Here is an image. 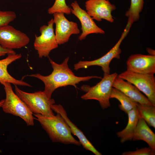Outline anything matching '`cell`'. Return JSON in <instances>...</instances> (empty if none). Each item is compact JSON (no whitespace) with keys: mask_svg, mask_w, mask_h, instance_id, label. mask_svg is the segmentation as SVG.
Listing matches in <instances>:
<instances>
[{"mask_svg":"<svg viewBox=\"0 0 155 155\" xmlns=\"http://www.w3.org/2000/svg\"><path fill=\"white\" fill-rule=\"evenodd\" d=\"M147 51L150 55L155 56V50L149 48H147Z\"/></svg>","mask_w":155,"mask_h":155,"instance_id":"obj_26","label":"cell"},{"mask_svg":"<svg viewBox=\"0 0 155 155\" xmlns=\"http://www.w3.org/2000/svg\"><path fill=\"white\" fill-rule=\"evenodd\" d=\"M3 85L6 94V98L1 106L3 111L5 113L20 117L28 126H34V118L33 113L13 92L11 83L5 82Z\"/></svg>","mask_w":155,"mask_h":155,"instance_id":"obj_3","label":"cell"},{"mask_svg":"<svg viewBox=\"0 0 155 155\" xmlns=\"http://www.w3.org/2000/svg\"><path fill=\"white\" fill-rule=\"evenodd\" d=\"M53 18L48 22L47 25L41 26L39 29L40 35H35L34 46L38 57H48L51 51L58 47L53 28Z\"/></svg>","mask_w":155,"mask_h":155,"instance_id":"obj_8","label":"cell"},{"mask_svg":"<svg viewBox=\"0 0 155 155\" xmlns=\"http://www.w3.org/2000/svg\"><path fill=\"white\" fill-rule=\"evenodd\" d=\"M49 59L53 69L51 74L44 76L37 73L28 76L37 78L43 82L44 85L43 91L49 98H51L53 92L59 88L71 85L76 88V84L81 82L88 81L92 78H102L101 77L97 76H76L69 67L68 63L69 57L60 64L55 62L49 58Z\"/></svg>","mask_w":155,"mask_h":155,"instance_id":"obj_1","label":"cell"},{"mask_svg":"<svg viewBox=\"0 0 155 155\" xmlns=\"http://www.w3.org/2000/svg\"><path fill=\"white\" fill-rule=\"evenodd\" d=\"M115 98L120 103L119 105V108L127 114L137 106V102L125 95L118 89L112 87L111 91L110 98Z\"/></svg>","mask_w":155,"mask_h":155,"instance_id":"obj_19","label":"cell"},{"mask_svg":"<svg viewBox=\"0 0 155 155\" xmlns=\"http://www.w3.org/2000/svg\"><path fill=\"white\" fill-rule=\"evenodd\" d=\"M127 70L140 74L154 75L155 56L135 54L130 55L126 61Z\"/></svg>","mask_w":155,"mask_h":155,"instance_id":"obj_13","label":"cell"},{"mask_svg":"<svg viewBox=\"0 0 155 155\" xmlns=\"http://www.w3.org/2000/svg\"><path fill=\"white\" fill-rule=\"evenodd\" d=\"M30 39L25 33L9 24L0 27V45L10 49H19L29 43Z\"/></svg>","mask_w":155,"mask_h":155,"instance_id":"obj_9","label":"cell"},{"mask_svg":"<svg viewBox=\"0 0 155 155\" xmlns=\"http://www.w3.org/2000/svg\"><path fill=\"white\" fill-rule=\"evenodd\" d=\"M112 87L120 90L140 104L153 105L148 98L143 95L135 86L127 81H125L118 75L113 81Z\"/></svg>","mask_w":155,"mask_h":155,"instance_id":"obj_15","label":"cell"},{"mask_svg":"<svg viewBox=\"0 0 155 155\" xmlns=\"http://www.w3.org/2000/svg\"><path fill=\"white\" fill-rule=\"evenodd\" d=\"M71 12L79 20L80 22L82 33L78 37V39H84L88 34H104V31L98 26L91 17L86 11L80 7L76 1L71 4Z\"/></svg>","mask_w":155,"mask_h":155,"instance_id":"obj_12","label":"cell"},{"mask_svg":"<svg viewBox=\"0 0 155 155\" xmlns=\"http://www.w3.org/2000/svg\"><path fill=\"white\" fill-rule=\"evenodd\" d=\"M128 21L127 25L120 38L115 46L106 54L101 57L91 61H80L74 65V69L77 71L80 69L87 68L92 66L101 67L104 73V76L110 74V64L114 58L119 59L121 50L120 46L123 40L128 34L131 26Z\"/></svg>","mask_w":155,"mask_h":155,"instance_id":"obj_6","label":"cell"},{"mask_svg":"<svg viewBox=\"0 0 155 155\" xmlns=\"http://www.w3.org/2000/svg\"><path fill=\"white\" fill-rule=\"evenodd\" d=\"M64 13L56 12L53 14V21L55 25V34L59 45L67 42L72 34H78L80 30L77 23L68 20Z\"/></svg>","mask_w":155,"mask_h":155,"instance_id":"obj_10","label":"cell"},{"mask_svg":"<svg viewBox=\"0 0 155 155\" xmlns=\"http://www.w3.org/2000/svg\"><path fill=\"white\" fill-rule=\"evenodd\" d=\"M137 107L140 117L150 126L155 128V106L137 103Z\"/></svg>","mask_w":155,"mask_h":155,"instance_id":"obj_20","label":"cell"},{"mask_svg":"<svg viewBox=\"0 0 155 155\" xmlns=\"http://www.w3.org/2000/svg\"><path fill=\"white\" fill-rule=\"evenodd\" d=\"M22 55L19 54H11L8 55L5 59L0 60V83L3 85L5 82L12 84L14 85L27 86H31L22 80H17L12 77L8 72L7 68L8 66L12 63L20 59Z\"/></svg>","mask_w":155,"mask_h":155,"instance_id":"obj_16","label":"cell"},{"mask_svg":"<svg viewBox=\"0 0 155 155\" xmlns=\"http://www.w3.org/2000/svg\"><path fill=\"white\" fill-rule=\"evenodd\" d=\"M132 140L143 141L148 144L149 147L155 150V134L145 121L140 117Z\"/></svg>","mask_w":155,"mask_h":155,"instance_id":"obj_17","label":"cell"},{"mask_svg":"<svg viewBox=\"0 0 155 155\" xmlns=\"http://www.w3.org/2000/svg\"><path fill=\"white\" fill-rule=\"evenodd\" d=\"M51 108L53 111L56 113L60 114L69 126L71 133L78 138L81 145L84 149L92 152L96 155H102L87 139L82 131L71 121L67 116L66 111L62 105L54 104L52 105Z\"/></svg>","mask_w":155,"mask_h":155,"instance_id":"obj_14","label":"cell"},{"mask_svg":"<svg viewBox=\"0 0 155 155\" xmlns=\"http://www.w3.org/2000/svg\"><path fill=\"white\" fill-rule=\"evenodd\" d=\"M4 99H3L0 101V107H1L4 102Z\"/></svg>","mask_w":155,"mask_h":155,"instance_id":"obj_27","label":"cell"},{"mask_svg":"<svg viewBox=\"0 0 155 155\" xmlns=\"http://www.w3.org/2000/svg\"><path fill=\"white\" fill-rule=\"evenodd\" d=\"M144 3V0H131L130 7L125 15L132 24L139 19L140 13L143 9Z\"/></svg>","mask_w":155,"mask_h":155,"instance_id":"obj_21","label":"cell"},{"mask_svg":"<svg viewBox=\"0 0 155 155\" xmlns=\"http://www.w3.org/2000/svg\"><path fill=\"white\" fill-rule=\"evenodd\" d=\"M127 114L128 121L126 126L117 133V136L120 138V142L122 143L132 140L140 117L137 106L129 111Z\"/></svg>","mask_w":155,"mask_h":155,"instance_id":"obj_18","label":"cell"},{"mask_svg":"<svg viewBox=\"0 0 155 155\" xmlns=\"http://www.w3.org/2000/svg\"><path fill=\"white\" fill-rule=\"evenodd\" d=\"M118 75L116 73L104 76L101 80L92 87L82 86V89L86 92L81 98L84 100H95L99 102L103 109L111 106L110 96L113 81Z\"/></svg>","mask_w":155,"mask_h":155,"instance_id":"obj_5","label":"cell"},{"mask_svg":"<svg viewBox=\"0 0 155 155\" xmlns=\"http://www.w3.org/2000/svg\"><path fill=\"white\" fill-rule=\"evenodd\" d=\"M56 12L62 13L67 15L71 13V8L67 5L65 0H55L53 6L48 10V13L50 14H53Z\"/></svg>","mask_w":155,"mask_h":155,"instance_id":"obj_22","label":"cell"},{"mask_svg":"<svg viewBox=\"0 0 155 155\" xmlns=\"http://www.w3.org/2000/svg\"><path fill=\"white\" fill-rule=\"evenodd\" d=\"M155 150L150 147H144L138 149L137 148L134 151L125 152L122 155H154Z\"/></svg>","mask_w":155,"mask_h":155,"instance_id":"obj_24","label":"cell"},{"mask_svg":"<svg viewBox=\"0 0 155 155\" xmlns=\"http://www.w3.org/2000/svg\"></svg>","mask_w":155,"mask_h":155,"instance_id":"obj_28","label":"cell"},{"mask_svg":"<svg viewBox=\"0 0 155 155\" xmlns=\"http://www.w3.org/2000/svg\"><path fill=\"white\" fill-rule=\"evenodd\" d=\"M16 17V14L13 11L0 10V27L9 24Z\"/></svg>","mask_w":155,"mask_h":155,"instance_id":"obj_23","label":"cell"},{"mask_svg":"<svg viewBox=\"0 0 155 155\" xmlns=\"http://www.w3.org/2000/svg\"><path fill=\"white\" fill-rule=\"evenodd\" d=\"M86 11L93 20L100 22L104 19L113 22L112 12L116 9L115 6L108 0H88L85 3Z\"/></svg>","mask_w":155,"mask_h":155,"instance_id":"obj_11","label":"cell"},{"mask_svg":"<svg viewBox=\"0 0 155 155\" xmlns=\"http://www.w3.org/2000/svg\"><path fill=\"white\" fill-rule=\"evenodd\" d=\"M33 115L53 142L81 145L79 141L73 137L69 126L59 113L51 117Z\"/></svg>","mask_w":155,"mask_h":155,"instance_id":"obj_2","label":"cell"},{"mask_svg":"<svg viewBox=\"0 0 155 155\" xmlns=\"http://www.w3.org/2000/svg\"><path fill=\"white\" fill-rule=\"evenodd\" d=\"M118 76L130 83L144 93L155 106V78L154 75L138 73L127 70Z\"/></svg>","mask_w":155,"mask_h":155,"instance_id":"obj_7","label":"cell"},{"mask_svg":"<svg viewBox=\"0 0 155 155\" xmlns=\"http://www.w3.org/2000/svg\"><path fill=\"white\" fill-rule=\"evenodd\" d=\"M15 54H16V53L13 50L3 48L0 45V57L6 54L8 55Z\"/></svg>","mask_w":155,"mask_h":155,"instance_id":"obj_25","label":"cell"},{"mask_svg":"<svg viewBox=\"0 0 155 155\" xmlns=\"http://www.w3.org/2000/svg\"><path fill=\"white\" fill-rule=\"evenodd\" d=\"M16 94L27 105L33 114L51 117L54 115L51 106L55 100L49 98L43 91L30 93L23 91L15 85Z\"/></svg>","mask_w":155,"mask_h":155,"instance_id":"obj_4","label":"cell"}]
</instances>
